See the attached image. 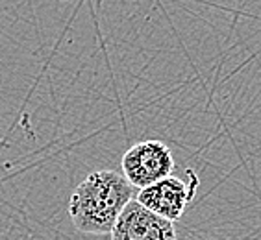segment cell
Returning <instances> with one entry per match:
<instances>
[{
    "label": "cell",
    "instance_id": "6da1fadb",
    "mask_svg": "<svg viewBox=\"0 0 261 240\" xmlns=\"http://www.w3.org/2000/svg\"><path fill=\"white\" fill-rule=\"evenodd\" d=\"M132 200L134 187L124 175L111 170H95L70 196L69 216L80 233L108 235Z\"/></svg>",
    "mask_w": 261,
    "mask_h": 240
},
{
    "label": "cell",
    "instance_id": "277c9868",
    "mask_svg": "<svg viewBox=\"0 0 261 240\" xmlns=\"http://www.w3.org/2000/svg\"><path fill=\"white\" fill-rule=\"evenodd\" d=\"M111 240H178L174 222L161 218L132 200L117 218Z\"/></svg>",
    "mask_w": 261,
    "mask_h": 240
},
{
    "label": "cell",
    "instance_id": "7a4b0ae2",
    "mask_svg": "<svg viewBox=\"0 0 261 240\" xmlns=\"http://www.w3.org/2000/svg\"><path fill=\"white\" fill-rule=\"evenodd\" d=\"M121 165L126 181L141 190L172 175L176 163L171 148L161 140H143L122 155Z\"/></svg>",
    "mask_w": 261,
    "mask_h": 240
},
{
    "label": "cell",
    "instance_id": "3957f363",
    "mask_svg": "<svg viewBox=\"0 0 261 240\" xmlns=\"http://www.w3.org/2000/svg\"><path fill=\"white\" fill-rule=\"evenodd\" d=\"M196 189H198L196 174L193 170H186L184 177L169 175L154 185L141 189L136 201L161 218L176 222L184 216L187 205L193 201Z\"/></svg>",
    "mask_w": 261,
    "mask_h": 240
}]
</instances>
